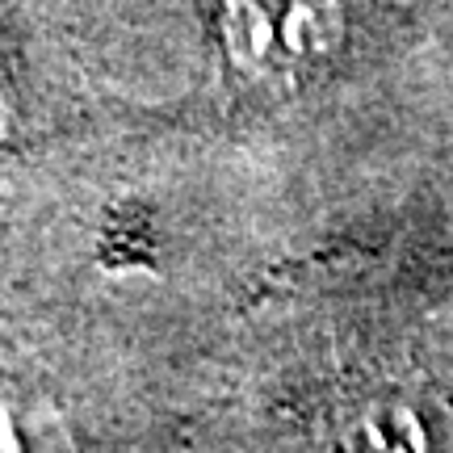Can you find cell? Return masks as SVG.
I'll list each match as a JSON object with an SVG mask.
<instances>
[{"instance_id": "cell-1", "label": "cell", "mask_w": 453, "mask_h": 453, "mask_svg": "<svg viewBox=\"0 0 453 453\" xmlns=\"http://www.w3.org/2000/svg\"><path fill=\"white\" fill-rule=\"evenodd\" d=\"M231 64L294 81L340 47L336 0H214Z\"/></svg>"}, {"instance_id": "cell-2", "label": "cell", "mask_w": 453, "mask_h": 453, "mask_svg": "<svg viewBox=\"0 0 453 453\" xmlns=\"http://www.w3.org/2000/svg\"><path fill=\"white\" fill-rule=\"evenodd\" d=\"M349 453H453V420L433 399L387 395L344 424Z\"/></svg>"}, {"instance_id": "cell-3", "label": "cell", "mask_w": 453, "mask_h": 453, "mask_svg": "<svg viewBox=\"0 0 453 453\" xmlns=\"http://www.w3.org/2000/svg\"><path fill=\"white\" fill-rule=\"evenodd\" d=\"M0 453H67V441L47 433V424L30 411L0 399Z\"/></svg>"}]
</instances>
